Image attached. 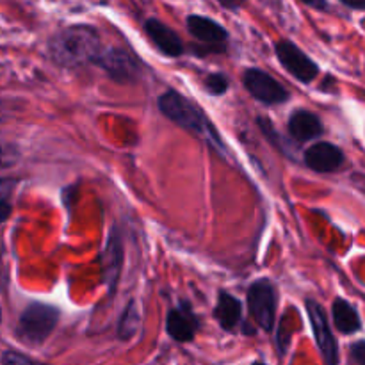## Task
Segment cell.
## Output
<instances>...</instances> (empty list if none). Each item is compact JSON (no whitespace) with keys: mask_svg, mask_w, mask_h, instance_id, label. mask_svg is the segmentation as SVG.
I'll return each instance as SVG.
<instances>
[{"mask_svg":"<svg viewBox=\"0 0 365 365\" xmlns=\"http://www.w3.org/2000/svg\"><path fill=\"white\" fill-rule=\"evenodd\" d=\"M185 29H187L189 34H191L200 45L207 46L209 52H227L230 34H228L227 29H225L220 21L214 20V18L203 16V14L196 13L187 14V16H185Z\"/></svg>","mask_w":365,"mask_h":365,"instance_id":"obj_9","label":"cell"},{"mask_svg":"<svg viewBox=\"0 0 365 365\" xmlns=\"http://www.w3.org/2000/svg\"><path fill=\"white\" fill-rule=\"evenodd\" d=\"M242 86H245L246 91L260 102L262 106L273 107V106H282V103L289 102L291 98V93L287 91L282 82H278L277 78L271 73H267L262 68L250 66L242 71Z\"/></svg>","mask_w":365,"mask_h":365,"instance_id":"obj_5","label":"cell"},{"mask_svg":"<svg viewBox=\"0 0 365 365\" xmlns=\"http://www.w3.org/2000/svg\"><path fill=\"white\" fill-rule=\"evenodd\" d=\"M349 356L356 365H365V339L349 346Z\"/></svg>","mask_w":365,"mask_h":365,"instance_id":"obj_22","label":"cell"},{"mask_svg":"<svg viewBox=\"0 0 365 365\" xmlns=\"http://www.w3.org/2000/svg\"><path fill=\"white\" fill-rule=\"evenodd\" d=\"M100 260H102L103 267L102 280L103 284H107L109 292L113 294V292H116V285L121 273V264H123V241H121L118 228L113 227V230H110V235L107 239V245L103 248Z\"/></svg>","mask_w":365,"mask_h":365,"instance_id":"obj_14","label":"cell"},{"mask_svg":"<svg viewBox=\"0 0 365 365\" xmlns=\"http://www.w3.org/2000/svg\"><path fill=\"white\" fill-rule=\"evenodd\" d=\"M14 185V180H11V178H2V185H0V189H2V195H0V214H2V221L6 223L7 217H9L11 214V189H13Z\"/></svg>","mask_w":365,"mask_h":365,"instance_id":"obj_21","label":"cell"},{"mask_svg":"<svg viewBox=\"0 0 365 365\" xmlns=\"http://www.w3.org/2000/svg\"><path fill=\"white\" fill-rule=\"evenodd\" d=\"M221 6L225 7V9H239L241 7V2H221Z\"/></svg>","mask_w":365,"mask_h":365,"instance_id":"obj_25","label":"cell"},{"mask_svg":"<svg viewBox=\"0 0 365 365\" xmlns=\"http://www.w3.org/2000/svg\"><path fill=\"white\" fill-rule=\"evenodd\" d=\"M2 365H46L38 362V360L31 359V356L24 355L20 351H14V349H6L2 353Z\"/></svg>","mask_w":365,"mask_h":365,"instance_id":"obj_20","label":"cell"},{"mask_svg":"<svg viewBox=\"0 0 365 365\" xmlns=\"http://www.w3.org/2000/svg\"><path fill=\"white\" fill-rule=\"evenodd\" d=\"M246 305L257 327L266 334H271L274 330L278 309V291L274 282L269 278H259L253 282L246 292Z\"/></svg>","mask_w":365,"mask_h":365,"instance_id":"obj_4","label":"cell"},{"mask_svg":"<svg viewBox=\"0 0 365 365\" xmlns=\"http://www.w3.org/2000/svg\"><path fill=\"white\" fill-rule=\"evenodd\" d=\"M202 84L203 89L212 96H223L228 91V88H230V81L221 71H210V73H207L203 77Z\"/></svg>","mask_w":365,"mask_h":365,"instance_id":"obj_18","label":"cell"},{"mask_svg":"<svg viewBox=\"0 0 365 365\" xmlns=\"http://www.w3.org/2000/svg\"><path fill=\"white\" fill-rule=\"evenodd\" d=\"M331 321L342 335H353L362 330L360 314L346 298H335L331 303Z\"/></svg>","mask_w":365,"mask_h":365,"instance_id":"obj_16","label":"cell"},{"mask_svg":"<svg viewBox=\"0 0 365 365\" xmlns=\"http://www.w3.org/2000/svg\"><path fill=\"white\" fill-rule=\"evenodd\" d=\"M274 53H277L278 63L284 66V70L302 84H310L319 75V64L310 59L291 39H280L274 45Z\"/></svg>","mask_w":365,"mask_h":365,"instance_id":"obj_8","label":"cell"},{"mask_svg":"<svg viewBox=\"0 0 365 365\" xmlns=\"http://www.w3.org/2000/svg\"><path fill=\"white\" fill-rule=\"evenodd\" d=\"M346 155L342 148L330 141H319L314 143L312 146L305 150L303 153V163L309 170L316 171V173H335L344 164Z\"/></svg>","mask_w":365,"mask_h":365,"instance_id":"obj_11","label":"cell"},{"mask_svg":"<svg viewBox=\"0 0 365 365\" xmlns=\"http://www.w3.org/2000/svg\"><path fill=\"white\" fill-rule=\"evenodd\" d=\"M252 365H266V364H264V362H260V360H259V362H253Z\"/></svg>","mask_w":365,"mask_h":365,"instance_id":"obj_26","label":"cell"},{"mask_svg":"<svg viewBox=\"0 0 365 365\" xmlns=\"http://www.w3.org/2000/svg\"><path fill=\"white\" fill-rule=\"evenodd\" d=\"M341 4L351 11H365V2H349V0H342Z\"/></svg>","mask_w":365,"mask_h":365,"instance_id":"obj_24","label":"cell"},{"mask_svg":"<svg viewBox=\"0 0 365 365\" xmlns=\"http://www.w3.org/2000/svg\"><path fill=\"white\" fill-rule=\"evenodd\" d=\"M303 4H305L307 7H312V9L324 11V13H328V11L331 9L330 4H328V2H316V0H314V2H303Z\"/></svg>","mask_w":365,"mask_h":365,"instance_id":"obj_23","label":"cell"},{"mask_svg":"<svg viewBox=\"0 0 365 365\" xmlns=\"http://www.w3.org/2000/svg\"><path fill=\"white\" fill-rule=\"evenodd\" d=\"M200 330V319L187 299L171 307L166 316V331L175 342H191Z\"/></svg>","mask_w":365,"mask_h":365,"instance_id":"obj_10","label":"cell"},{"mask_svg":"<svg viewBox=\"0 0 365 365\" xmlns=\"http://www.w3.org/2000/svg\"><path fill=\"white\" fill-rule=\"evenodd\" d=\"M257 123H259V127H260V130H262V134L266 135V139L271 143V145L274 146V148L280 150L282 153H287V155H289V153H291V152H289L287 145H285V143H284V139H282V135L278 134V130H277V128H274L273 121L266 120V118H257Z\"/></svg>","mask_w":365,"mask_h":365,"instance_id":"obj_19","label":"cell"},{"mask_svg":"<svg viewBox=\"0 0 365 365\" xmlns=\"http://www.w3.org/2000/svg\"><path fill=\"white\" fill-rule=\"evenodd\" d=\"M143 31L163 56L182 57L185 53V45L180 36L164 21L157 20V18H146L143 21Z\"/></svg>","mask_w":365,"mask_h":365,"instance_id":"obj_12","label":"cell"},{"mask_svg":"<svg viewBox=\"0 0 365 365\" xmlns=\"http://www.w3.org/2000/svg\"><path fill=\"white\" fill-rule=\"evenodd\" d=\"M141 328V314H139L138 303L128 302L121 312L116 324V337L120 341H130Z\"/></svg>","mask_w":365,"mask_h":365,"instance_id":"obj_17","label":"cell"},{"mask_svg":"<svg viewBox=\"0 0 365 365\" xmlns=\"http://www.w3.org/2000/svg\"><path fill=\"white\" fill-rule=\"evenodd\" d=\"M96 66L102 68L107 77L118 84H130V82L139 81L143 73L141 61L135 57V53L128 52L127 48H121V46L106 48Z\"/></svg>","mask_w":365,"mask_h":365,"instance_id":"obj_6","label":"cell"},{"mask_svg":"<svg viewBox=\"0 0 365 365\" xmlns=\"http://www.w3.org/2000/svg\"><path fill=\"white\" fill-rule=\"evenodd\" d=\"M212 316L225 331L234 334L242 324V302L228 291H220Z\"/></svg>","mask_w":365,"mask_h":365,"instance_id":"obj_15","label":"cell"},{"mask_svg":"<svg viewBox=\"0 0 365 365\" xmlns=\"http://www.w3.org/2000/svg\"><path fill=\"white\" fill-rule=\"evenodd\" d=\"M157 107H159L160 113H163L168 120L173 121L175 125H178L180 128L187 130L189 134H192L195 138L205 141L210 148L220 152L221 155H227L228 150L227 146H225V141L223 138H221L217 127L210 121V118L207 116L205 110L200 106H196L191 98H187V96H184L182 93H178L177 89H166V91L157 98Z\"/></svg>","mask_w":365,"mask_h":365,"instance_id":"obj_2","label":"cell"},{"mask_svg":"<svg viewBox=\"0 0 365 365\" xmlns=\"http://www.w3.org/2000/svg\"><path fill=\"white\" fill-rule=\"evenodd\" d=\"M106 52L98 29L93 25L75 24L50 36L46 41V56L53 64L66 70L82 66H96Z\"/></svg>","mask_w":365,"mask_h":365,"instance_id":"obj_1","label":"cell"},{"mask_svg":"<svg viewBox=\"0 0 365 365\" xmlns=\"http://www.w3.org/2000/svg\"><path fill=\"white\" fill-rule=\"evenodd\" d=\"M307 316H309L310 327H312L314 341L319 348L321 355L327 365H339V344L335 339L334 330L328 323V314L321 303L316 299H307L305 302Z\"/></svg>","mask_w":365,"mask_h":365,"instance_id":"obj_7","label":"cell"},{"mask_svg":"<svg viewBox=\"0 0 365 365\" xmlns=\"http://www.w3.org/2000/svg\"><path fill=\"white\" fill-rule=\"evenodd\" d=\"M287 134L298 145L310 143L324 134V123L314 110L294 109L287 118Z\"/></svg>","mask_w":365,"mask_h":365,"instance_id":"obj_13","label":"cell"},{"mask_svg":"<svg viewBox=\"0 0 365 365\" xmlns=\"http://www.w3.org/2000/svg\"><path fill=\"white\" fill-rule=\"evenodd\" d=\"M61 319V310L50 303L31 302L24 310L14 327V335L27 346H41L53 334Z\"/></svg>","mask_w":365,"mask_h":365,"instance_id":"obj_3","label":"cell"}]
</instances>
